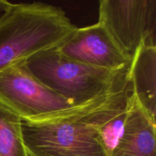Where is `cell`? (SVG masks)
<instances>
[{"label": "cell", "mask_w": 156, "mask_h": 156, "mask_svg": "<svg viewBox=\"0 0 156 156\" xmlns=\"http://www.w3.org/2000/svg\"><path fill=\"white\" fill-rule=\"evenodd\" d=\"M12 2L6 1V0H0V20L5 15L7 11L10 8Z\"/></svg>", "instance_id": "30bf717a"}, {"label": "cell", "mask_w": 156, "mask_h": 156, "mask_svg": "<svg viewBox=\"0 0 156 156\" xmlns=\"http://www.w3.org/2000/svg\"><path fill=\"white\" fill-rule=\"evenodd\" d=\"M77 28L60 7L12 3L0 20V71L59 47Z\"/></svg>", "instance_id": "7a4b0ae2"}, {"label": "cell", "mask_w": 156, "mask_h": 156, "mask_svg": "<svg viewBox=\"0 0 156 156\" xmlns=\"http://www.w3.org/2000/svg\"><path fill=\"white\" fill-rule=\"evenodd\" d=\"M21 120L0 105V156H27L23 142Z\"/></svg>", "instance_id": "9c48e42d"}, {"label": "cell", "mask_w": 156, "mask_h": 156, "mask_svg": "<svg viewBox=\"0 0 156 156\" xmlns=\"http://www.w3.org/2000/svg\"><path fill=\"white\" fill-rule=\"evenodd\" d=\"M98 22L130 59L143 44L156 46V0H101Z\"/></svg>", "instance_id": "277c9868"}, {"label": "cell", "mask_w": 156, "mask_h": 156, "mask_svg": "<svg viewBox=\"0 0 156 156\" xmlns=\"http://www.w3.org/2000/svg\"><path fill=\"white\" fill-rule=\"evenodd\" d=\"M133 90L129 69L90 100L21 120L27 156H109L103 131L129 108Z\"/></svg>", "instance_id": "6da1fadb"}, {"label": "cell", "mask_w": 156, "mask_h": 156, "mask_svg": "<svg viewBox=\"0 0 156 156\" xmlns=\"http://www.w3.org/2000/svg\"><path fill=\"white\" fill-rule=\"evenodd\" d=\"M155 128V119L134 94L123 132L111 156H156Z\"/></svg>", "instance_id": "52a82bcc"}, {"label": "cell", "mask_w": 156, "mask_h": 156, "mask_svg": "<svg viewBox=\"0 0 156 156\" xmlns=\"http://www.w3.org/2000/svg\"><path fill=\"white\" fill-rule=\"evenodd\" d=\"M0 105L21 119L75 106L37 80L27 69L26 61L0 71Z\"/></svg>", "instance_id": "5b68a950"}, {"label": "cell", "mask_w": 156, "mask_h": 156, "mask_svg": "<svg viewBox=\"0 0 156 156\" xmlns=\"http://www.w3.org/2000/svg\"><path fill=\"white\" fill-rule=\"evenodd\" d=\"M56 49L69 59L106 69L129 68L132 62L106 28L98 22L78 27L74 34Z\"/></svg>", "instance_id": "8992f818"}, {"label": "cell", "mask_w": 156, "mask_h": 156, "mask_svg": "<svg viewBox=\"0 0 156 156\" xmlns=\"http://www.w3.org/2000/svg\"><path fill=\"white\" fill-rule=\"evenodd\" d=\"M129 76L139 103L155 119L156 46H140L131 62Z\"/></svg>", "instance_id": "ba28073f"}, {"label": "cell", "mask_w": 156, "mask_h": 156, "mask_svg": "<svg viewBox=\"0 0 156 156\" xmlns=\"http://www.w3.org/2000/svg\"><path fill=\"white\" fill-rule=\"evenodd\" d=\"M26 66L37 80L73 105L94 98L130 67L110 70L91 66L66 57L56 48L32 56Z\"/></svg>", "instance_id": "3957f363"}]
</instances>
